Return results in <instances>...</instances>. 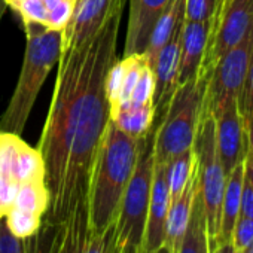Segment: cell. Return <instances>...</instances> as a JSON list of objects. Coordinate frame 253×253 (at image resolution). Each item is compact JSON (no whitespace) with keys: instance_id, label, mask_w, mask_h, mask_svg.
I'll return each mask as SVG.
<instances>
[{"instance_id":"obj_1","label":"cell","mask_w":253,"mask_h":253,"mask_svg":"<svg viewBox=\"0 0 253 253\" xmlns=\"http://www.w3.org/2000/svg\"><path fill=\"white\" fill-rule=\"evenodd\" d=\"M125 0L113 5L100 29L61 52L52 101L38 151L48 191L45 222H61L89 198L97 154L110 119L106 78L119 60L118 41Z\"/></svg>"},{"instance_id":"obj_2","label":"cell","mask_w":253,"mask_h":253,"mask_svg":"<svg viewBox=\"0 0 253 253\" xmlns=\"http://www.w3.org/2000/svg\"><path fill=\"white\" fill-rule=\"evenodd\" d=\"M143 137L125 134L109 119L89 185L91 228L103 229L118 219L122 195L133 176Z\"/></svg>"},{"instance_id":"obj_3","label":"cell","mask_w":253,"mask_h":253,"mask_svg":"<svg viewBox=\"0 0 253 253\" xmlns=\"http://www.w3.org/2000/svg\"><path fill=\"white\" fill-rule=\"evenodd\" d=\"M27 45L23 67L11 101L0 116V133L21 136L36 98L49 72L63 52L64 30H52L42 23H24Z\"/></svg>"},{"instance_id":"obj_4","label":"cell","mask_w":253,"mask_h":253,"mask_svg":"<svg viewBox=\"0 0 253 253\" xmlns=\"http://www.w3.org/2000/svg\"><path fill=\"white\" fill-rule=\"evenodd\" d=\"M27 253H124L116 220L103 229L89 225L88 201L79 203L61 222L42 220L38 232L26 238Z\"/></svg>"},{"instance_id":"obj_5","label":"cell","mask_w":253,"mask_h":253,"mask_svg":"<svg viewBox=\"0 0 253 253\" xmlns=\"http://www.w3.org/2000/svg\"><path fill=\"white\" fill-rule=\"evenodd\" d=\"M207 81L209 79L204 76H197L177 86L164 116L155 128V163L167 164L170 160L194 146L198 124L203 116Z\"/></svg>"},{"instance_id":"obj_6","label":"cell","mask_w":253,"mask_h":253,"mask_svg":"<svg viewBox=\"0 0 253 253\" xmlns=\"http://www.w3.org/2000/svg\"><path fill=\"white\" fill-rule=\"evenodd\" d=\"M154 136L155 130H151L142 139L133 176L122 195L116 226L124 253H142L155 166Z\"/></svg>"},{"instance_id":"obj_7","label":"cell","mask_w":253,"mask_h":253,"mask_svg":"<svg viewBox=\"0 0 253 253\" xmlns=\"http://www.w3.org/2000/svg\"><path fill=\"white\" fill-rule=\"evenodd\" d=\"M194 152L198 170V189L206 214L210 253L220 223V207L225 194L226 174L220 164L216 140H214V118L211 113H203L194 140Z\"/></svg>"},{"instance_id":"obj_8","label":"cell","mask_w":253,"mask_h":253,"mask_svg":"<svg viewBox=\"0 0 253 253\" xmlns=\"http://www.w3.org/2000/svg\"><path fill=\"white\" fill-rule=\"evenodd\" d=\"M253 61V23L244 38L226 51L211 70L203 103V113H211L228 100H238Z\"/></svg>"},{"instance_id":"obj_9","label":"cell","mask_w":253,"mask_h":253,"mask_svg":"<svg viewBox=\"0 0 253 253\" xmlns=\"http://www.w3.org/2000/svg\"><path fill=\"white\" fill-rule=\"evenodd\" d=\"M253 23V0H219L198 76L209 79L222 55L235 46Z\"/></svg>"},{"instance_id":"obj_10","label":"cell","mask_w":253,"mask_h":253,"mask_svg":"<svg viewBox=\"0 0 253 253\" xmlns=\"http://www.w3.org/2000/svg\"><path fill=\"white\" fill-rule=\"evenodd\" d=\"M214 118L216 151L228 176L247 154V134L237 100H228L211 112Z\"/></svg>"},{"instance_id":"obj_11","label":"cell","mask_w":253,"mask_h":253,"mask_svg":"<svg viewBox=\"0 0 253 253\" xmlns=\"http://www.w3.org/2000/svg\"><path fill=\"white\" fill-rule=\"evenodd\" d=\"M185 21V20H183ZM183 26V24H182ZM182 26L174 32L171 39L163 46L160 54L157 55L152 64L154 73V109H155V121H161L164 116L179 84V60H180V36Z\"/></svg>"},{"instance_id":"obj_12","label":"cell","mask_w":253,"mask_h":253,"mask_svg":"<svg viewBox=\"0 0 253 253\" xmlns=\"http://www.w3.org/2000/svg\"><path fill=\"white\" fill-rule=\"evenodd\" d=\"M170 201L171 200L167 183V164L155 163L142 253H152L166 243V222L170 209Z\"/></svg>"},{"instance_id":"obj_13","label":"cell","mask_w":253,"mask_h":253,"mask_svg":"<svg viewBox=\"0 0 253 253\" xmlns=\"http://www.w3.org/2000/svg\"><path fill=\"white\" fill-rule=\"evenodd\" d=\"M128 3L130 12L122 57L143 54L146 51L152 29L170 0H128Z\"/></svg>"},{"instance_id":"obj_14","label":"cell","mask_w":253,"mask_h":253,"mask_svg":"<svg viewBox=\"0 0 253 253\" xmlns=\"http://www.w3.org/2000/svg\"><path fill=\"white\" fill-rule=\"evenodd\" d=\"M211 20L209 21H183L180 36V60L177 84H186L198 76L209 35Z\"/></svg>"},{"instance_id":"obj_15","label":"cell","mask_w":253,"mask_h":253,"mask_svg":"<svg viewBox=\"0 0 253 253\" xmlns=\"http://www.w3.org/2000/svg\"><path fill=\"white\" fill-rule=\"evenodd\" d=\"M113 0H79L73 15L64 29L63 51L69 46H78L88 41L103 24Z\"/></svg>"},{"instance_id":"obj_16","label":"cell","mask_w":253,"mask_h":253,"mask_svg":"<svg viewBox=\"0 0 253 253\" xmlns=\"http://www.w3.org/2000/svg\"><path fill=\"white\" fill-rule=\"evenodd\" d=\"M197 192H198V170L195 164L194 173L189 177L182 194L176 200L170 201V209L166 222V244L170 247L173 253H176L185 237Z\"/></svg>"},{"instance_id":"obj_17","label":"cell","mask_w":253,"mask_h":253,"mask_svg":"<svg viewBox=\"0 0 253 253\" xmlns=\"http://www.w3.org/2000/svg\"><path fill=\"white\" fill-rule=\"evenodd\" d=\"M243 182H244V160L241 163H238L231 170V173L226 176L225 194H223L222 207H220L219 232L216 235V240L213 243L211 250L220 244L229 243L232 238V231H234V226H235L237 219L240 216Z\"/></svg>"},{"instance_id":"obj_18","label":"cell","mask_w":253,"mask_h":253,"mask_svg":"<svg viewBox=\"0 0 253 253\" xmlns=\"http://www.w3.org/2000/svg\"><path fill=\"white\" fill-rule=\"evenodd\" d=\"M183 20H185V0H170L169 6L155 23L146 51L143 52L149 67H152L163 46L171 39L174 32L183 24Z\"/></svg>"},{"instance_id":"obj_19","label":"cell","mask_w":253,"mask_h":253,"mask_svg":"<svg viewBox=\"0 0 253 253\" xmlns=\"http://www.w3.org/2000/svg\"><path fill=\"white\" fill-rule=\"evenodd\" d=\"M110 121L125 134L133 137H143L154 128L155 124L154 103L122 104L110 112Z\"/></svg>"},{"instance_id":"obj_20","label":"cell","mask_w":253,"mask_h":253,"mask_svg":"<svg viewBox=\"0 0 253 253\" xmlns=\"http://www.w3.org/2000/svg\"><path fill=\"white\" fill-rule=\"evenodd\" d=\"M176 253H210V241L206 223V214L203 209V201L200 197V189L195 195L191 219L185 232V237L176 250Z\"/></svg>"},{"instance_id":"obj_21","label":"cell","mask_w":253,"mask_h":253,"mask_svg":"<svg viewBox=\"0 0 253 253\" xmlns=\"http://www.w3.org/2000/svg\"><path fill=\"white\" fill-rule=\"evenodd\" d=\"M12 179L17 185L43 180V161L41 152L26 142H20L12 163Z\"/></svg>"},{"instance_id":"obj_22","label":"cell","mask_w":253,"mask_h":253,"mask_svg":"<svg viewBox=\"0 0 253 253\" xmlns=\"http://www.w3.org/2000/svg\"><path fill=\"white\" fill-rule=\"evenodd\" d=\"M197 164L194 146L167 163V183L170 189V200H176L185 189Z\"/></svg>"},{"instance_id":"obj_23","label":"cell","mask_w":253,"mask_h":253,"mask_svg":"<svg viewBox=\"0 0 253 253\" xmlns=\"http://www.w3.org/2000/svg\"><path fill=\"white\" fill-rule=\"evenodd\" d=\"M48 191L45 188L43 180H35V182H27L18 185L17 197L14 200L15 209L43 216L46 209H48Z\"/></svg>"},{"instance_id":"obj_24","label":"cell","mask_w":253,"mask_h":253,"mask_svg":"<svg viewBox=\"0 0 253 253\" xmlns=\"http://www.w3.org/2000/svg\"><path fill=\"white\" fill-rule=\"evenodd\" d=\"M5 220L11 229V232L14 235H17L18 238H30L33 237L38 229L41 228L42 223V217L15 207H11L8 210V213L5 214Z\"/></svg>"},{"instance_id":"obj_25","label":"cell","mask_w":253,"mask_h":253,"mask_svg":"<svg viewBox=\"0 0 253 253\" xmlns=\"http://www.w3.org/2000/svg\"><path fill=\"white\" fill-rule=\"evenodd\" d=\"M154 88H155V82H154V73L152 69L149 67V64H146L140 73V78L131 92L130 97V104H148V103H154Z\"/></svg>"},{"instance_id":"obj_26","label":"cell","mask_w":253,"mask_h":253,"mask_svg":"<svg viewBox=\"0 0 253 253\" xmlns=\"http://www.w3.org/2000/svg\"><path fill=\"white\" fill-rule=\"evenodd\" d=\"M219 0H185V21L213 20Z\"/></svg>"},{"instance_id":"obj_27","label":"cell","mask_w":253,"mask_h":253,"mask_svg":"<svg viewBox=\"0 0 253 253\" xmlns=\"http://www.w3.org/2000/svg\"><path fill=\"white\" fill-rule=\"evenodd\" d=\"M73 11L75 5L70 0H60L52 9L48 11L43 26L52 30H64L73 15Z\"/></svg>"},{"instance_id":"obj_28","label":"cell","mask_w":253,"mask_h":253,"mask_svg":"<svg viewBox=\"0 0 253 253\" xmlns=\"http://www.w3.org/2000/svg\"><path fill=\"white\" fill-rule=\"evenodd\" d=\"M124 75H125V66H124L122 58H119L112 66V69L109 70L107 78H106V94H107V100H109L110 109H113L118 104V98H119Z\"/></svg>"},{"instance_id":"obj_29","label":"cell","mask_w":253,"mask_h":253,"mask_svg":"<svg viewBox=\"0 0 253 253\" xmlns=\"http://www.w3.org/2000/svg\"><path fill=\"white\" fill-rule=\"evenodd\" d=\"M231 243L238 253L246 250L253 243V219L238 216L232 231Z\"/></svg>"},{"instance_id":"obj_30","label":"cell","mask_w":253,"mask_h":253,"mask_svg":"<svg viewBox=\"0 0 253 253\" xmlns=\"http://www.w3.org/2000/svg\"><path fill=\"white\" fill-rule=\"evenodd\" d=\"M237 103H238V110L243 118V122H246L249 118L253 116V61L246 75Z\"/></svg>"},{"instance_id":"obj_31","label":"cell","mask_w":253,"mask_h":253,"mask_svg":"<svg viewBox=\"0 0 253 253\" xmlns=\"http://www.w3.org/2000/svg\"><path fill=\"white\" fill-rule=\"evenodd\" d=\"M17 12L23 18V23H45L48 9L43 0H23Z\"/></svg>"},{"instance_id":"obj_32","label":"cell","mask_w":253,"mask_h":253,"mask_svg":"<svg viewBox=\"0 0 253 253\" xmlns=\"http://www.w3.org/2000/svg\"><path fill=\"white\" fill-rule=\"evenodd\" d=\"M0 253H27L26 240L11 232L5 216L0 219Z\"/></svg>"},{"instance_id":"obj_33","label":"cell","mask_w":253,"mask_h":253,"mask_svg":"<svg viewBox=\"0 0 253 253\" xmlns=\"http://www.w3.org/2000/svg\"><path fill=\"white\" fill-rule=\"evenodd\" d=\"M240 216L253 219V186L246 179L243 182V191H241Z\"/></svg>"},{"instance_id":"obj_34","label":"cell","mask_w":253,"mask_h":253,"mask_svg":"<svg viewBox=\"0 0 253 253\" xmlns=\"http://www.w3.org/2000/svg\"><path fill=\"white\" fill-rule=\"evenodd\" d=\"M244 179L253 186V154L250 152L244 157Z\"/></svg>"},{"instance_id":"obj_35","label":"cell","mask_w":253,"mask_h":253,"mask_svg":"<svg viewBox=\"0 0 253 253\" xmlns=\"http://www.w3.org/2000/svg\"><path fill=\"white\" fill-rule=\"evenodd\" d=\"M244 128L247 134V152L253 154V116L244 122Z\"/></svg>"},{"instance_id":"obj_36","label":"cell","mask_w":253,"mask_h":253,"mask_svg":"<svg viewBox=\"0 0 253 253\" xmlns=\"http://www.w3.org/2000/svg\"><path fill=\"white\" fill-rule=\"evenodd\" d=\"M211 253H238V252L234 249L232 243L229 241V243H225V244H220V246L214 247L211 250Z\"/></svg>"},{"instance_id":"obj_37","label":"cell","mask_w":253,"mask_h":253,"mask_svg":"<svg viewBox=\"0 0 253 253\" xmlns=\"http://www.w3.org/2000/svg\"><path fill=\"white\" fill-rule=\"evenodd\" d=\"M3 2L6 3V6H9V8H12L15 12H17V9H18V6L21 5V2L23 0H3Z\"/></svg>"},{"instance_id":"obj_38","label":"cell","mask_w":253,"mask_h":253,"mask_svg":"<svg viewBox=\"0 0 253 253\" xmlns=\"http://www.w3.org/2000/svg\"><path fill=\"white\" fill-rule=\"evenodd\" d=\"M152 253H173V252H171V250H170V247L164 243L160 249H157V250H155V252H152Z\"/></svg>"},{"instance_id":"obj_39","label":"cell","mask_w":253,"mask_h":253,"mask_svg":"<svg viewBox=\"0 0 253 253\" xmlns=\"http://www.w3.org/2000/svg\"><path fill=\"white\" fill-rule=\"evenodd\" d=\"M58 2H60V0H43V3H45V6H46V9H48V11H49V9H52Z\"/></svg>"},{"instance_id":"obj_40","label":"cell","mask_w":253,"mask_h":253,"mask_svg":"<svg viewBox=\"0 0 253 253\" xmlns=\"http://www.w3.org/2000/svg\"><path fill=\"white\" fill-rule=\"evenodd\" d=\"M6 6V3L3 2V0H0V20H2V17H3V8Z\"/></svg>"},{"instance_id":"obj_41","label":"cell","mask_w":253,"mask_h":253,"mask_svg":"<svg viewBox=\"0 0 253 253\" xmlns=\"http://www.w3.org/2000/svg\"><path fill=\"white\" fill-rule=\"evenodd\" d=\"M241 253H253V243H252V244H250V246H249L246 250H243Z\"/></svg>"},{"instance_id":"obj_42","label":"cell","mask_w":253,"mask_h":253,"mask_svg":"<svg viewBox=\"0 0 253 253\" xmlns=\"http://www.w3.org/2000/svg\"><path fill=\"white\" fill-rule=\"evenodd\" d=\"M70 2H72V3L75 5V3H76V0H70Z\"/></svg>"},{"instance_id":"obj_43","label":"cell","mask_w":253,"mask_h":253,"mask_svg":"<svg viewBox=\"0 0 253 253\" xmlns=\"http://www.w3.org/2000/svg\"><path fill=\"white\" fill-rule=\"evenodd\" d=\"M2 217H3V214H2V213H0V219H2Z\"/></svg>"},{"instance_id":"obj_44","label":"cell","mask_w":253,"mask_h":253,"mask_svg":"<svg viewBox=\"0 0 253 253\" xmlns=\"http://www.w3.org/2000/svg\"><path fill=\"white\" fill-rule=\"evenodd\" d=\"M217 3H219V2H217Z\"/></svg>"}]
</instances>
